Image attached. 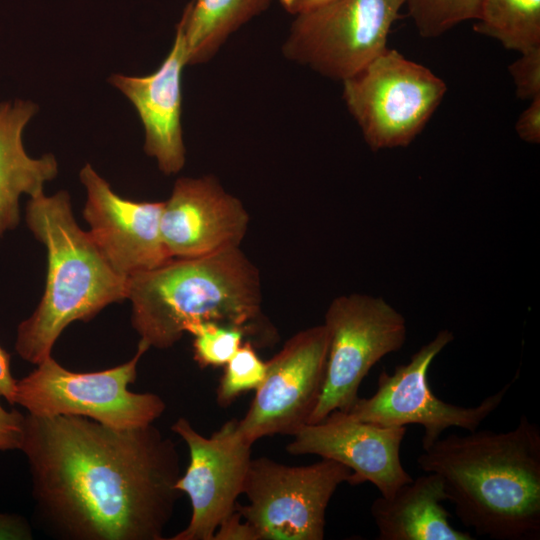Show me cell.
<instances>
[{"label": "cell", "mask_w": 540, "mask_h": 540, "mask_svg": "<svg viewBox=\"0 0 540 540\" xmlns=\"http://www.w3.org/2000/svg\"><path fill=\"white\" fill-rule=\"evenodd\" d=\"M249 225L242 202L214 175L181 177L163 201L160 231L171 258H194L240 247Z\"/></svg>", "instance_id": "9a60e30c"}, {"label": "cell", "mask_w": 540, "mask_h": 540, "mask_svg": "<svg viewBox=\"0 0 540 540\" xmlns=\"http://www.w3.org/2000/svg\"><path fill=\"white\" fill-rule=\"evenodd\" d=\"M405 434V426H381L335 410L321 422L301 427L286 451L338 461L351 469L354 485L371 482L381 496L389 498L413 480L400 460Z\"/></svg>", "instance_id": "5bb4252c"}, {"label": "cell", "mask_w": 540, "mask_h": 540, "mask_svg": "<svg viewBox=\"0 0 540 540\" xmlns=\"http://www.w3.org/2000/svg\"><path fill=\"white\" fill-rule=\"evenodd\" d=\"M323 324L329 337L325 380L307 424L319 423L335 410L347 411L370 369L399 351L407 335L404 316L381 297L366 294L336 297Z\"/></svg>", "instance_id": "ba28073f"}, {"label": "cell", "mask_w": 540, "mask_h": 540, "mask_svg": "<svg viewBox=\"0 0 540 540\" xmlns=\"http://www.w3.org/2000/svg\"><path fill=\"white\" fill-rule=\"evenodd\" d=\"M80 180L87 192L83 217L88 233L115 272L128 278L171 259L160 231L163 201L119 196L90 164L81 169Z\"/></svg>", "instance_id": "4fadbf2b"}, {"label": "cell", "mask_w": 540, "mask_h": 540, "mask_svg": "<svg viewBox=\"0 0 540 540\" xmlns=\"http://www.w3.org/2000/svg\"><path fill=\"white\" fill-rule=\"evenodd\" d=\"M483 0H405L419 34L424 38L442 35L455 25L477 20Z\"/></svg>", "instance_id": "44dd1931"}, {"label": "cell", "mask_w": 540, "mask_h": 540, "mask_svg": "<svg viewBox=\"0 0 540 540\" xmlns=\"http://www.w3.org/2000/svg\"><path fill=\"white\" fill-rule=\"evenodd\" d=\"M474 31L524 53L540 47V0H483Z\"/></svg>", "instance_id": "ffe728a7"}, {"label": "cell", "mask_w": 540, "mask_h": 540, "mask_svg": "<svg viewBox=\"0 0 540 540\" xmlns=\"http://www.w3.org/2000/svg\"><path fill=\"white\" fill-rule=\"evenodd\" d=\"M25 422L26 415L17 410H6L0 403V451L21 449Z\"/></svg>", "instance_id": "d4e9b609"}, {"label": "cell", "mask_w": 540, "mask_h": 540, "mask_svg": "<svg viewBox=\"0 0 540 540\" xmlns=\"http://www.w3.org/2000/svg\"><path fill=\"white\" fill-rule=\"evenodd\" d=\"M37 111L30 100L0 103V239L20 222V197L43 193L58 174L52 154L32 158L23 146V131Z\"/></svg>", "instance_id": "e0dca14e"}, {"label": "cell", "mask_w": 540, "mask_h": 540, "mask_svg": "<svg viewBox=\"0 0 540 540\" xmlns=\"http://www.w3.org/2000/svg\"><path fill=\"white\" fill-rule=\"evenodd\" d=\"M266 368L252 342L244 341L224 365L216 393L218 404L226 407L241 394L256 390L265 378Z\"/></svg>", "instance_id": "603a6c76"}, {"label": "cell", "mask_w": 540, "mask_h": 540, "mask_svg": "<svg viewBox=\"0 0 540 540\" xmlns=\"http://www.w3.org/2000/svg\"><path fill=\"white\" fill-rule=\"evenodd\" d=\"M342 83L347 109L373 151L409 145L447 90L427 67L394 49L384 50Z\"/></svg>", "instance_id": "8992f818"}, {"label": "cell", "mask_w": 540, "mask_h": 540, "mask_svg": "<svg viewBox=\"0 0 540 540\" xmlns=\"http://www.w3.org/2000/svg\"><path fill=\"white\" fill-rule=\"evenodd\" d=\"M43 529L65 540H163L181 492L175 443L153 423L27 413L20 449Z\"/></svg>", "instance_id": "6da1fadb"}, {"label": "cell", "mask_w": 540, "mask_h": 540, "mask_svg": "<svg viewBox=\"0 0 540 540\" xmlns=\"http://www.w3.org/2000/svg\"><path fill=\"white\" fill-rule=\"evenodd\" d=\"M333 1L335 0H279V3L287 13L296 16Z\"/></svg>", "instance_id": "f546056e"}, {"label": "cell", "mask_w": 540, "mask_h": 540, "mask_svg": "<svg viewBox=\"0 0 540 540\" xmlns=\"http://www.w3.org/2000/svg\"><path fill=\"white\" fill-rule=\"evenodd\" d=\"M273 0H191L182 23L188 65L206 63L228 38L250 20L266 11Z\"/></svg>", "instance_id": "d6986e66"}, {"label": "cell", "mask_w": 540, "mask_h": 540, "mask_svg": "<svg viewBox=\"0 0 540 540\" xmlns=\"http://www.w3.org/2000/svg\"><path fill=\"white\" fill-rule=\"evenodd\" d=\"M187 333L194 337V360L201 368L224 366L249 334L243 327L211 321L194 324Z\"/></svg>", "instance_id": "7402d4cb"}, {"label": "cell", "mask_w": 540, "mask_h": 540, "mask_svg": "<svg viewBox=\"0 0 540 540\" xmlns=\"http://www.w3.org/2000/svg\"><path fill=\"white\" fill-rule=\"evenodd\" d=\"M508 69L518 98L531 100L540 95V47L521 53Z\"/></svg>", "instance_id": "cb8c5ba5"}, {"label": "cell", "mask_w": 540, "mask_h": 540, "mask_svg": "<svg viewBox=\"0 0 540 540\" xmlns=\"http://www.w3.org/2000/svg\"><path fill=\"white\" fill-rule=\"evenodd\" d=\"M518 136L525 142H540V95L531 99L530 105L521 113L515 125Z\"/></svg>", "instance_id": "4316f807"}, {"label": "cell", "mask_w": 540, "mask_h": 540, "mask_svg": "<svg viewBox=\"0 0 540 540\" xmlns=\"http://www.w3.org/2000/svg\"><path fill=\"white\" fill-rule=\"evenodd\" d=\"M329 337L324 324L291 336L266 361V375L244 417L236 420L240 435L253 444L276 434L293 435L308 420L325 380Z\"/></svg>", "instance_id": "8fae6325"}, {"label": "cell", "mask_w": 540, "mask_h": 540, "mask_svg": "<svg viewBox=\"0 0 540 540\" xmlns=\"http://www.w3.org/2000/svg\"><path fill=\"white\" fill-rule=\"evenodd\" d=\"M447 500L442 478L427 473L400 486L389 498L380 496L371 505L378 540H474L469 532L455 529L442 505Z\"/></svg>", "instance_id": "ac0fdd59"}, {"label": "cell", "mask_w": 540, "mask_h": 540, "mask_svg": "<svg viewBox=\"0 0 540 540\" xmlns=\"http://www.w3.org/2000/svg\"><path fill=\"white\" fill-rule=\"evenodd\" d=\"M148 349L140 340L129 361L95 372L70 371L51 355L17 380L15 404L34 416H82L115 428L152 424L166 409L163 399L154 393L128 389Z\"/></svg>", "instance_id": "5b68a950"}, {"label": "cell", "mask_w": 540, "mask_h": 540, "mask_svg": "<svg viewBox=\"0 0 540 540\" xmlns=\"http://www.w3.org/2000/svg\"><path fill=\"white\" fill-rule=\"evenodd\" d=\"M187 445L189 464L176 483L192 507L189 524L170 540H213L223 520L243 494L251 462V446L238 432L236 420L226 422L210 437L198 433L184 417L171 426Z\"/></svg>", "instance_id": "7c38bea8"}, {"label": "cell", "mask_w": 540, "mask_h": 540, "mask_svg": "<svg viewBox=\"0 0 540 540\" xmlns=\"http://www.w3.org/2000/svg\"><path fill=\"white\" fill-rule=\"evenodd\" d=\"M417 463L442 478L457 517L478 536L540 538V430L526 416L507 432L439 438Z\"/></svg>", "instance_id": "7a4b0ae2"}, {"label": "cell", "mask_w": 540, "mask_h": 540, "mask_svg": "<svg viewBox=\"0 0 540 540\" xmlns=\"http://www.w3.org/2000/svg\"><path fill=\"white\" fill-rule=\"evenodd\" d=\"M453 339V333L443 329L414 353L409 363L398 365L393 374L382 369L375 394L369 398L358 397L345 413L357 420L381 426L421 425L424 429L423 450L437 441L447 428L459 427L469 432L477 430L499 407L517 377L478 406L462 407L444 402L430 389L427 373L434 358Z\"/></svg>", "instance_id": "30bf717a"}, {"label": "cell", "mask_w": 540, "mask_h": 540, "mask_svg": "<svg viewBox=\"0 0 540 540\" xmlns=\"http://www.w3.org/2000/svg\"><path fill=\"white\" fill-rule=\"evenodd\" d=\"M26 224L47 250L43 296L32 315L17 328L15 350L39 364L75 321H88L106 306L126 299L127 278L108 264L88 231L76 222L69 193H41L29 199Z\"/></svg>", "instance_id": "277c9868"}, {"label": "cell", "mask_w": 540, "mask_h": 540, "mask_svg": "<svg viewBox=\"0 0 540 540\" xmlns=\"http://www.w3.org/2000/svg\"><path fill=\"white\" fill-rule=\"evenodd\" d=\"M16 382L11 373L10 355L0 346V395L15 404Z\"/></svg>", "instance_id": "f1b7e54d"}, {"label": "cell", "mask_w": 540, "mask_h": 540, "mask_svg": "<svg viewBox=\"0 0 540 540\" xmlns=\"http://www.w3.org/2000/svg\"><path fill=\"white\" fill-rule=\"evenodd\" d=\"M29 522L21 515L0 512V540H31Z\"/></svg>", "instance_id": "83f0119b"}, {"label": "cell", "mask_w": 540, "mask_h": 540, "mask_svg": "<svg viewBox=\"0 0 540 540\" xmlns=\"http://www.w3.org/2000/svg\"><path fill=\"white\" fill-rule=\"evenodd\" d=\"M344 482L354 485L353 472L331 459L305 466L251 459L243 490L248 504L237 503L236 510L259 540H322L326 509Z\"/></svg>", "instance_id": "52a82bcc"}, {"label": "cell", "mask_w": 540, "mask_h": 540, "mask_svg": "<svg viewBox=\"0 0 540 540\" xmlns=\"http://www.w3.org/2000/svg\"><path fill=\"white\" fill-rule=\"evenodd\" d=\"M405 0H335L298 14L282 45L284 57L344 81L387 49Z\"/></svg>", "instance_id": "9c48e42d"}, {"label": "cell", "mask_w": 540, "mask_h": 540, "mask_svg": "<svg viewBox=\"0 0 540 540\" xmlns=\"http://www.w3.org/2000/svg\"><path fill=\"white\" fill-rule=\"evenodd\" d=\"M131 323L149 348L167 349L200 322L252 333L261 318L257 267L240 247L194 258H171L127 278Z\"/></svg>", "instance_id": "3957f363"}, {"label": "cell", "mask_w": 540, "mask_h": 540, "mask_svg": "<svg viewBox=\"0 0 540 540\" xmlns=\"http://www.w3.org/2000/svg\"><path fill=\"white\" fill-rule=\"evenodd\" d=\"M186 65L187 45L179 21L173 45L155 72L145 76L113 74L108 79L135 107L145 131L144 151L165 175L176 174L185 165L181 115Z\"/></svg>", "instance_id": "2e32d148"}, {"label": "cell", "mask_w": 540, "mask_h": 540, "mask_svg": "<svg viewBox=\"0 0 540 540\" xmlns=\"http://www.w3.org/2000/svg\"><path fill=\"white\" fill-rule=\"evenodd\" d=\"M213 540H259L255 529L235 509L218 526Z\"/></svg>", "instance_id": "484cf974"}]
</instances>
